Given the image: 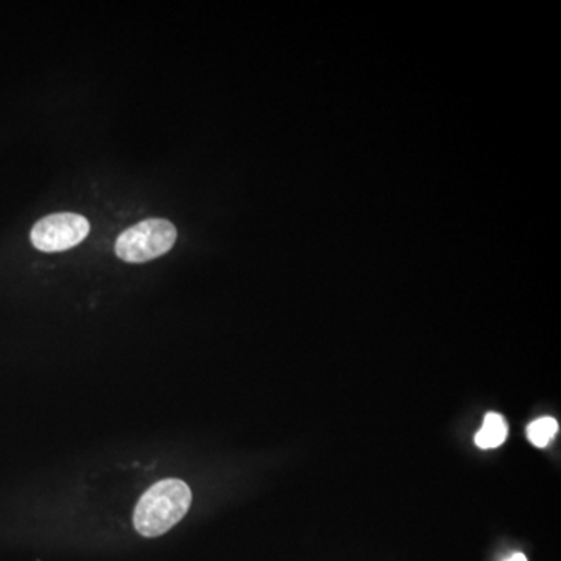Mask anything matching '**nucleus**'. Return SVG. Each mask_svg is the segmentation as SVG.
I'll return each instance as SVG.
<instances>
[{"mask_svg":"<svg viewBox=\"0 0 561 561\" xmlns=\"http://www.w3.org/2000/svg\"><path fill=\"white\" fill-rule=\"evenodd\" d=\"M192 493L186 482L166 479L150 487L136 505L135 529L142 537L155 538L177 526L189 512Z\"/></svg>","mask_w":561,"mask_h":561,"instance_id":"f257e3e1","label":"nucleus"},{"mask_svg":"<svg viewBox=\"0 0 561 561\" xmlns=\"http://www.w3.org/2000/svg\"><path fill=\"white\" fill-rule=\"evenodd\" d=\"M177 236V229L168 220L147 219L117 237L115 252L125 262H149L171 252Z\"/></svg>","mask_w":561,"mask_h":561,"instance_id":"f03ea898","label":"nucleus"},{"mask_svg":"<svg viewBox=\"0 0 561 561\" xmlns=\"http://www.w3.org/2000/svg\"><path fill=\"white\" fill-rule=\"evenodd\" d=\"M91 226L83 215L72 212L47 215L33 226L31 239L44 253L66 252L86 239Z\"/></svg>","mask_w":561,"mask_h":561,"instance_id":"7ed1b4c3","label":"nucleus"},{"mask_svg":"<svg viewBox=\"0 0 561 561\" xmlns=\"http://www.w3.org/2000/svg\"><path fill=\"white\" fill-rule=\"evenodd\" d=\"M507 435L509 426L504 417L499 413H489L476 435V445L480 449H493V447L501 446L507 440Z\"/></svg>","mask_w":561,"mask_h":561,"instance_id":"20e7f679","label":"nucleus"},{"mask_svg":"<svg viewBox=\"0 0 561 561\" xmlns=\"http://www.w3.org/2000/svg\"><path fill=\"white\" fill-rule=\"evenodd\" d=\"M557 432H559V423L556 418L551 417L538 418L527 428V436H529L531 445L537 447L548 446Z\"/></svg>","mask_w":561,"mask_h":561,"instance_id":"39448f33","label":"nucleus"},{"mask_svg":"<svg viewBox=\"0 0 561 561\" xmlns=\"http://www.w3.org/2000/svg\"><path fill=\"white\" fill-rule=\"evenodd\" d=\"M505 561H527V559L523 553H515V556L510 557V559Z\"/></svg>","mask_w":561,"mask_h":561,"instance_id":"423d86ee","label":"nucleus"}]
</instances>
